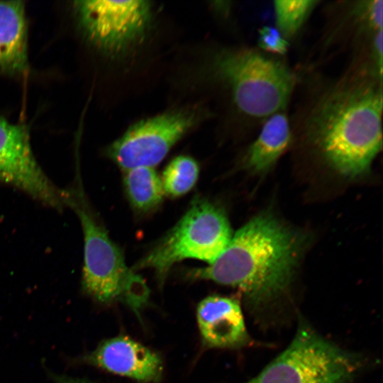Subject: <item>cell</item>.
Listing matches in <instances>:
<instances>
[{"mask_svg": "<svg viewBox=\"0 0 383 383\" xmlns=\"http://www.w3.org/2000/svg\"><path fill=\"white\" fill-rule=\"evenodd\" d=\"M304 240L273 216L263 213L232 235L213 262L192 270L189 276L238 288L250 309L258 313L288 289Z\"/></svg>", "mask_w": 383, "mask_h": 383, "instance_id": "1", "label": "cell"}, {"mask_svg": "<svg viewBox=\"0 0 383 383\" xmlns=\"http://www.w3.org/2000/svg\"><path fill=\"white\" fill-rule=\"evenodd\" d=\"M382 85L343 82L318 99L304 131L326 161L341 174H367L382 149Z\"/></svg>", "mask_w": 383, "mask_h": 383, "instance_id": "2", "label": "cell"}, {"mask_svg": "<svg viewBox=\"0 0 383 383\" xmlns=\"http://www.w3.org/2000/svg\"><path fill=\"white\" fill-rule=\"evenodd\" d=\"M65 203L76 212L82 228L84 291L100 303L121 300L138 312L149 296L145 281L127 267L121 250L94 215L82 188L65 191Z\"/></svg>", "mask_w": 383, "mask_h": 383, "instance_id": "3", "label": "cell"}, {"mask_svg": "<svg viewBox=\"0 0 383 383\" xmlns=\"http://www.w3.org/2000/svg\"><path fill=\"white\" fill-rule=\"evenodd\" d=\"M213 70L231 90L238 109L254 118L279 112L294 84V75L285 65L248 49L221 52L215 57Z\"/></svg>", "mask_w": 383, "mask_h": 383, "instance_id": "4", "label": "cell"}, {"mask_svg": "<svg viewBox=\"0 0 383 383\" xmlns=\"http://www.w3.org/2000/svg\"><path fill=\"white\" fill-rule=\"evenodd\" d=\"M361 366L356 355L300 323L286 350L245 383H349Z\"/></svg>", "mask_w": 383, "mask_h": 383, "instance_id": "5", "label": "cell"}, {"mask_svg": "<svg viewBox=\"0 0 383 383\" xmlns=\"http://www.w3.org/2000/svg\"><path fill=\"white\" fill-rule=\"evenodd\" d=\"M223 209L204 199L191 205L177 225L132 269L151 268L162 282L171 267L187 258L213 262L232 238Z\"/></svg>", "mask_w": 383, "mask_h": 383, "instance_id": "6", "label": "cell"}, {"mask_svg": "<svg viewBox=\"0 0 383 383\" xmlns=\"http://www.w3.org/2000/svg\"><path fill=\"white\" fill-rule=\"evenodd\" d=\"M201 119L195 109H179L138 122L107 150L109 157L123 170L154 167L172 146Z\"/></svg>", "mask_w": 383, "mask_h": 383, "instance_id": "7", "label": "cell"}, {"mask_svg": "<svg viewBox=\"0 0 383 383\" xmlns=\"http://www.w3.org/2000/svg\"><path fill=\"white\" fill-rule=\"evenodd\" d=\"M74 10L87 38L109 53H119L138 43L149 26L148 1H79Z\"/></svg>", "mask_w": 383, "mask_h": 383, "instance_id": "8", "label": "cell"}, {"mask_svg": "<svg viewBox=\"0 0 383 383\" xmlns=\"http://www.w3.org/2000/svg\"><path fill=\"white\" fill-rule=\"evenodd\" d=\"M83 359L87 364L141 383H157L162 375L160 355L127 335L101 342Z\"/></svg>", "mask_w": 383, "mask_h": 383, "instance_id": "9", "label": "cell"}, {"mask_svg": "<svg viewBox=\"0 0 383 383\" xmlns=\"http://www.w3.org/2000/svg\"><path fill=\"white\" fill-rule=\"evenodd\" d=\"M203 343L209 348H238L250 342L240 303L218 295L204 299L196 308Z\"/></svg>", "mask_w": 383, "mask_h": 383, "instance_id": "10", "label": "cell"}, {"mask_svg": "<svg viewBox=\"0 0 383 383\" xmlns=\"http://www.w3.org/2000/svg\"><path fill=\"white\" fill-rule=\"evenodd\" d=\"M27 68L24 4L21 1H0V73L18 74Z\"/></svg>", "mask_w": 383, "mask_h": 383, "instance_id": "11", "label": "cell"}, {"mask_svg": "<svg viewBox=\"0 0 383 383\" xmlns=\"http://www.w3.org/2000/svg\"><path fill=\"white\" fill-rule=\"evenodd\" d=\"M290 140L291 130L287 116L281 112L270 116L247 152L245 166L256 173L268 170L286 150Z\"/></svg>", "mask_w": 383, "mask_h": 383, "instance_id": "12", "label": "cell"}, {"mask_svg": "<svg viewBox=\"0 0 383 383\" xmlns=\"http://www.w3.org/2000/svg\"><path fill=\"white\" fill-rule=\"evenodd\" d=\"M123 184L131 206L141 213L154 209L165 194L154 167H137L126 170Z\"/></svg>", "mask_w": 383, "mask_h": 383, "instance_id": "13", "label": "cell"}, {"mask_svg": "<svg viewBox=\"0 0 383 383\" xmlns=\"http://www.w3.org/2000/svg\"><path fill=\"white\" fill-rule=\"evenodd\" d=\"M199 172L197 162L192 157L180 155L165 169L161 179L164 193L172 197L187 193L194 186Z\"/></svg>", "mask_w": 383, "mask_h": 383, "instance_id": "14", "label": "cell"}, {"mask_svg": "<svg viewBox=\"0 0 383 383\" xmlns=\"http://www.w3.org/2000/svg\"><path fill=\"white\" fill-rule=\"evenodd\" d=\"M317 3L310 0L274 2L276 28L286 40L297 33Z\"/></svg>", "mask_w": 383, "mask_h": 383, "instance_id": "15", "label": "cell"}, {"mask_svg": "<svg viewBox=\"0 0 383 383\" xmlns=\"http://www.w3.org/2000/svg\"><path fill=\"white\" fill-rule=\"evenodd\" d=\"M258 45L265 51L283 55L288 43L277 28L265 26L259 30Z\"/></svg>", "mask_w": 383, "mask_h": 383, "instance_id": "16", "label": "cell"}, {"mask_svg": "<svg viewBox=\"0 0 383 383\" xmlns=\"http://www.w3.org/2000/svg\"><path fill=\"white\" fill-rule=\"evenodd\" d=\"M370 24L376 31L382 30V1H370L366 3L365 11Z\"/></svg>", "mask_w": 383, "mask_h": 383, "instance_id": "17", "label": "cell"}, {"mask_svg": "<svg viewBox=\"0 0 383 383\" xmlns=\"http://www.w3.org/2000/svg\"><path fill=\"white\" fill-rule=\"evenodd\" d=\"M374 55L376 58L379 75L382 74V30L376 31L373 42Z\"/></svg>", "mask_w": 383, "mask_h": 383, "instance_id": "18", "label": "cell"}]
</instances>
